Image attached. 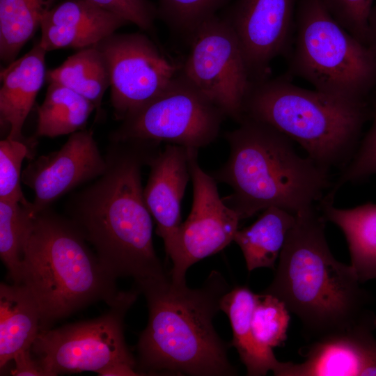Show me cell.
I'll return each instance as SVG.
<instances>
[{"label": "cell", "mask_w": 376, "mask_h": 376, "mask_svg": "<svg viewBox=\"0 0 376 376\" xmlns=\"http://www.w3.org/2000/svg\"><path fill=\"white\" fill-rule=\"evenodd\" d=\"M373 123L347 165L325 197L334 200L339 189L347 182H357L376 174V93L373 102Z\"/></svg>", "instance_id": "f546056e"}, {"label": "cell", "mask_w": 376, "mask_h": 376, "mask_svg": "<svg viewBox=\"0 0 376 376\" xmlns=\"http://www.w3.org/2000/svg\"><path fill=\"white\" fill-rule=\"evenodd\" d=\"M322 199L318 207L327 221L344 234L351 266L361 283L376 279V204L366 203L352 208H338Z\"/></svg>", "instance_id": "ffe728a7"}, {"label": "cell", "mask_w": 376, "mask_h": 376, "mask_svg": "<svg viewBox=\"0 0 376 376\" xmlns=\"http://www.w3.org/2000/svg\"><path fill=\"white\" fill-rule=\"evenodd\" d=\"M99 375L102 376H133L140 375L136 369L130 365L119 363L111 366L107 368L102 370L98 373Z\"/></svg>", "instance_id": "836d02e7"}, {"label": "cell", "mask_w": 376, "mask_h": 376, "mask_svg": "<svg viewBox=\"0 0 376 376\" xmlns=\"http://www.w3.org/2000/svg\"><path fill=\"white\" fill-rule=\"evenodd\" d=\"M368 46L376 54V2L371 9L368 19Z\"/></svg>", "instance_id": "e575fe53"}, {"label": "cell", "mask_w": 376, "mask_h": 376, "mask_svg": "<svg viewBox=\"0 0 376 376\" xmlns=\"http://www.w3.org/2000/svg\"><path fill=\"white\" fill-rule=\"evenodd\" d=\"M226 117L180 70L157 98L123 120L111 139L198 150L217 139Z\"/></svg>", "instance_id": "9c48e42d"}, {"label": "cell", "mask_w": 376, "mask_h": 376, "mask_svg": "<svg viewBox=\"0 0 376 376\" xmlns=\"http://www.w3.org/2000/svg\"><path fill=\"white\" fill-rule=\"evenodd\" d=\"M31 353V350H27L15 355L13 360L15 364L10 370V375L15 376H45L42 368Z\"/></svg>", "instance_id": "d6a6232c"}, {"label": "cell", "mask_w": 376, "mask_h": 376, "mask_svg": "<svg viewBox=\"0 0 376 376\" xmlns=\"http://www.w3.org/2000/svg\"><path fill=\"white\" fill-rule=\"evenodd\" d=\"M107 167L92 131L71 134L59 150L40 156L23 171L22 181L34 191L31 211L48 208L74 187L101 176Z\"/></svg>", "instance_id": "5bb4252c"}, {"label": "cell", "mask_w": 376, "mask_h": 376, "mask_svg": "<svg viewBox=\"0 0 376 376\" xmlns=\"http://www.w3.org/2000/svg\"><path fill=\"white\" fill-rule=\"evenodd\" d=\"M332 17L351 35L368 45V19L375 0H322Z\"/></svg>", "instance_id": "4dcf8cb0"}, {"label": "cell", "mask_w": 376, "mask_h": 376, "mask_svg": "<svg viewBox=\"0 0 376 376\" xmlns=\"http://www.w3.org/2000/svg\"><path fill=\"white\" fill-rule=\"evenodd\" d=\"M40 331L38 305L24 284L0 285V368L31 350Z\"/></svg>", "instance_id": "d6986e66"}, {"label": "cell", "mask_w": 376, "mask_h": 376, "mask_svg": "<svg viewBox=\"0 0 376 376\" xmlns=\"http://www.w3.org/2000/svg\"><path fill=\"white\" fill-rule=\"evenodd\" d=\"M188 152L193 185L191 209L166 253L173 263L170 279L178 285L186 284V273L192 265L233 241L241 220L219 196L215 179L201 168L198 149L188 148Z\"/></svg>", "instance_id": "7c38bea8"}, {"label": "cell", "mask_w": 376, "mask_h": 376, "mask_svg": "<svg viewBox=\"0 0 376 376\" xmlns=\"http://www.w3.org/2000/svg\"><path fill=\"white\" fill-rule=\"evenodd\" d=\"M139 292L136 288L128 291L121 302L99 318L40 331L31 350L45 376L83 371L98 374L119 363L136 369V360L125 340L123 320Z\"/></svg>", "instance_id": "ba28073f"}, {"label": "cell", "mask_w": 376, "mask_h": 376, "mask_svg": "<svg viewBox=\"0 0 376 376\" xmlns=\"http://www.w3.org/2000/svg\"><path fill=\"white\" fill-rule=\"evenodd\" d=\"M181 72L225 114L240 123L252 81L240 42L228 22L214 15L187 40Z\"/></svg>", "instance_id": "30bf717a"}, {"label": "cell", "mask_w": 376, "mask_h": 376, "mask_svg": "<svg viewBox=\"0 0 376 376\" xmlns=\"http://www.w3.org/2000/svg\"><path fill=\"white\" fill-rule=\"evenodd\" d=\"M26 157L31 155L23 141L6 137L0 141V200L31 206L21 188V167Z\"/></svg>", "instance_id": "f1b7e54d"}, {"label": "cell", "mask_w": 376, "mask_h": 376, "mask_svg": "<svg viewBox=\"0 0 376 376\" xmlns=\"http://www.w3.org/2000/svg\"><path fill=\"white\" fill-rule=\"evenodd\" d=\"M298 0H235L223 17L241 46L252 82L267 78L269 64L288 52Z\"/></svg>", "instance_id": "4fadbf2b"}, {"label": "cell", "mask_w": 376, "mask_h": 376, "mask_svg": "<svg viewBox=\"0 0 376 376\" xmlns=\"http://www.w3.org/2000/svg\"><path fill=\"white\" fill-rule=\"evenodd\" d=\"M369 115L368 102L303 88L283 77L252 82L243 107V117L273 127L329 169L351 159Z\"/></svg>", "instance_id": "8992f818"}, {"label": "cell", "mask_w": 376, "mask_h": 376, "mask_svg": "<svg viewBox=\"0 0 376 376\" xmlns=\"http://www.w3.org/2000/svg\"><path fill=\"white\" fill-rule=\"evenodd\" d=\"M296 215L285 210L269 207L249 226L237 230L233 241L240 246L249 272L267 267L275 269Z\"/></svg>", "instance_id": "7402d4cb"}, {"label": "cell", "mask_w": 376, "mask_h": 376, "mask_svg": "<svg viewBox=\"0 0 376 376\" xmlns=\"http://www.w3.org/2000/svg\"><path fill=\"white\" fill-rule=\"evenodd\" d=\"M289 70L315 90L367 102L376 87V54L345 30L322 0H298Z\"/></svg>", "instance_id": "52a82bcc"}, {"label": "cell", "mask_w": 376, "mask_h": 376, "mask_svg": "<svg viewBox=\"0 0 376 376\" xmlns=\"http://www.w3.org/2000/svg\"><path fill=\"white\" fill-rule=\"evenodd\" d=\"M94 104L56 82H49L43 102L37 108L38 136L56 137L84 130Z\"/></svg>", "instance_id": "cb8c5ba5"}, {"label": "cell", "mask_w": 376, "mask_h": 376, "mask_svg": "<svg viewBox=\"0 0 376 376\" xmlns=\"http://www.w3.org/2000/svg\"><path fill=\"white\" fill-rule=\"evenodd\" d=\"M258 295L246 286H236L224 295L220 310L228 317L233 332L231 345L237 350L247 375H265L269 370L276 375L283 362L276 358L272 349L263 347L256 341L252 331L251 318Z\"/></svg>", "instance_id": "44dd1931"}, {"label": "cell", "mask_w": 376, "mask_h": 376, "mask_svg": "<svg viewBox=\"0 0 376 376\" xmlns=\"http://www.w3.org/2000/svg\"><path fill=\"white\" fill-rule=\"evenodd\" d=\"M135 286L148 307V324L137 344L140 375H237L228 345L213 326L221 299L230 290L220 272L212 271L198 288L175 284L169 275Z\"/></svg>", "instance_id": "3957f363"}, {"label": "cell", "mask_w": 376, "mask_h": 376, "mask_svg": "<svg viewBox=\"0 0 376 376\" xmlns=\"http://www.w3.org/2000/svg\"><path fill=\"white\" fill-rule=\"evenodd\" d=\"M148 166L150 172L143 197L166 253L182 223L181 203L191 178L188 148L168 143L151 158Z\"/></svg>", "instance_id": "2e32d148"}, {"label": "cell", "mask_w": 376, "mask_h": 376, "mask_svg": "<svg viewBox=\"0 0 376 376\" xmlns=\"http://www.w3.org/2000/svg\"><path fill=\"white\" fill-rule=\"evenodd\" d=\"M71 220L48 210L32 215L23 246L22 284L35 298L40 331L95 301L121 302L116 278L86 246Z\"/></svg>", "instance_id": "5b68a950"}, {"label": "cell", "mask_w": 376, "mask_h": 376, "mask_svg": "<svg viewBox=\"0 0 376 376\" xmlns=\"http://www.w3.org/2000/svg\"><path fill=\"white\" fill-rule=\"evenodd\" d=\"M113 13L140 29L152 32L157 17V7L149 0H88Z\"/></svg>", "instance_id": "1f68e13d"}, {"label": "cell", "mask_w": 376, "mask_h": 376, "mask_svg": "<svg viewBox=\"0 0 376 376\" xmlns=\"http://www.w3.org/2000/svg\"><path fill=\"white\" fill-rule=\"evenodd\" d=\"M107 63L111 104L124 120L157 98L180 70L146 35L114 33L95 45Z\"/></svg>", "instance_id": "8fae6325"}, {"label": "cell", "mask_w": 376, "mask_h": 376, "mask_svg": "<svg viewBox=\"0 0 376 376\" xmlns=\"http://www.w3.org/2000/svg\"><path fill=\"white\" fill-rule=\"evenodd\" d=\"M285 304L276 297L258 294L254 306L251 327L256 341L263 347L273 349L287 339L290 317Z\"/></svg>", "instance_id": "4316f807"}, {"label": "cell", "mask_w": 376, "mask_h": 376, "mask_svg": "<svg viewBox=\"0 0 376 376\" xmlns=\"http://www.w3.org/2000/svg\"><path fill=\"white\" fill-rule=\"evenodd\" d=\"M229 0H158L157 17L187 40L203 22L217 15Z\"/></svg>", "instance_id": "83f0119b"}, {"label": "cell", "mask_w": 376, "mask_h": 376, "mask_svg": "<svg viewBox=\"0 0 376 376\" xmlns=\"http://www.w3.org/2000/svg\"><path fill=\"white\" fill-rule=\"evenodd\" d=\"M225 133L228 160L212 173L232 194L223 198L240 219L269 207L296 214L318 205L333 186L330 169L296 151L293 141L263 122L244 116Z\"/></svg>", "instance_id": "277c9868"}, {"label": "cell", "mask_w": 376, "mask_h": 376, "mask_svg": "<svg viewBox=\"0 0 376 376\" xmlns=\"http://www.w3.org/2000/svg\"><path fill=\"white\" fill-rule=\"evenodd\" d=\"M48 82L61 84L91 101L95 107L96 120L102 116L103 96L110 87L107 61L93 45L69 56L60 66L47 72Z\"/></svg>", "instance_id": "603a6c76"}, {"label": "cell", "mask_w": 376, "mask_h": 376, "mask_svg": "<svg viewBox=\"0 0 376 376\" xmlns=\"http://www.w3.org/2000/svg\"><path fill=\"white\" fill-rule=\"evenodd\" d=\"M295 215L274 279L263 292L285 304L311 341L361 327L375 329L376 318L367 308L370 295L351 265L332 255L325 236L327 221L318 205Z\"/></svg>", "instance_id": "7a4b0ae2"}, {"label": "cell", "mask_w": 376, "mask_h": 376, "mask_svg": "<svg viewBox=\"0 0 376 376\" xmlns=\"http://www.w3.org/2000/svg\"><path fill=\"white\" fill-rule=\"evenodd\" d=\"M31 206L0 200V256L13 284L22 283L23 246Z\"/></svg>", "instance_id": "484cf974"}, {"label": "cell", "mask_w": 376, "mask_h": 376, "mask_svg": "<svg viewBox=\"0 0 376 376\" xmlns=\"http://www.w3.org/2000/svg\"><path fill=\"white\" fill-rule=\"evenodd\" d=\"M56 0H0V58L10 64Z\"/></svg>", "instance_id": "d4e9b609"}, {"label": "cell", "mask_w": 376, "mask_h": 376, "mask_svg": "<svg viewBox=\"0 0 376 376\" xmlns=\"http://www.w3.org/2000/svg\"><path fill=\"white\" fill-rule=\"evenodd\" d=\"M107 167L76 198L72 221L91 243L102 266L116 279L135 284L163 278L165 272L152 241V221L141 185V169L159 144L113 142Z\"/></svg>", "instance_id": "6da1fadb"}, {"label": "cell", "mask_w": 376, "mask_h": 376, "mask_svg": "<svg viewBox=\"0 0 376 376\" xmlns=\"http://www.w3.org/2000/svg\"><path fill=\"white\" fill-rule=\"evenodd\" d=\"M46 53L38 41L1 71L0 121L8 138L23 141L24 123L46 79Z\"/></svg>", "instance_id": "ac0fdd59"}, {"label": "cell", "mask_w": 376, "mask_h": 376, "mask_svg": "<svg viewBox=\"0 0 376 376\" xmlns=\"http://www.w3.org/2000/svg\"><path fill=\"white\" fill-rule=\"evenodd\" d=\"M127 24L123 17L88 0H66L44 17L39 42L47 52L62 48L81 49L95 45Z\"/></svg>", "instance_id": "e0dca14e"}, {"label": "cell", "mask_w": 376, "mask_h": 376, "mask_svg": "<svg viewBox=\"0 0 376 376\" xmlns=\"http://www.w3.org/2000/svg\"><path fill=\"white\" fill-rule=\"evenodd\" d=\"M373 329L361 327L313 340L300 350L303 363L283 362L276 376L376 375Z\"/></svg>", "instance_id": "9a60e30c"}]
</instances>
